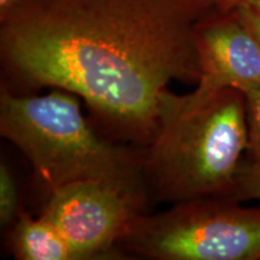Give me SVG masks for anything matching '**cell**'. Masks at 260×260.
Listing matches in <instances>:
<instances>
[{
	"mask_svg": "<svg viewBox=\"0 0 260 260\" xmlns=\"http://www.w3.org/2000/svg\"><path fill=\"white\" fill-rule=\"evenodd\" d=\"M218 0H19L0 17L3 86L79 95L112 138L151 144L172 81L198 83Z\"/></svg>",
	"mask_w": 260,
	"mask_h": 260,
	"instance_id": "1",
	"label": "cell"
},
{
	"mask_svg": "<svg viewBox=\"0 0 260 260\" xmlns=\"http://www.w3.org/2000/svg\"><path fill=\"white\" fill-rule=\"evenodd\" d=\"M81 98L61 88L46 95L0 89V134L23 152L50 195L77 181L145 187L144 148L103 139L84 119Z\"/></svg>",
	"mask_w": 260,
	"mask_h": 260,
	"instance_id": "2",
	"label": "cell"
},
{
	"mask_svg": "<svg viewBox=\"0 0 260 260\" xmlns=\"http://www.w3.org/2000/svg\"><path fill=\"white\" fill-rule=\"evenodd\" d=\"M246 149V103L236 88L222 90L194 111L160 116L142 157L148 197L151 191L171 204L229 198Z\"/></svg>",
	"mask_w": 260,
	"mask_h": 260,
	"instance_id": "3",
	"label": "cell"
},
{
	"mask_svg": "<svg viewBox=\"0 0 260 260\" xmlns=\"http://www.w3.org/2000/svg\"><path fill=\"white\" fill-rule=\"evenodd\" d=\"M152 260H258L260 209L229 198H205L141 214L117 246Z\"/></svg>",
	"mask_w": 260,
	"mask_h": 260,
	"instance_id": "4",
	"label": "cell"
},
{
	"mask_svg": "<svg viewBox=\"0 0 260 260\" xmlns=\"http://www.w3.org/2000/svg\"><path fill=\"white\" fill-rule=\"evenodd\" d=\"M147 198L145 187L77 181L52 191L40 216L59 230L77 260L122 258L117 246L145 213Z\"/></svg>",
	"mask_w": 260,
	"mask_h": 260,
	"instance_id": "5",
	"label": "cell"
},
{
	"mask_svg": "<svg viewBox=\"0 0 260 260\" xmlns=\"http://www.w3.org/2000/svg\"><path fill=\"white\" fill-rule=\"evenodd\" d=\"M200 79L193 93L161 95L159 117L197 110L228 88L260 82V45L235 12H218L198 29Z\"/></svg>",
	"mask_w": 260,
	"mask_h": 260,
	"instance_id": "6",
	"label": "cell"
},
{
	"mask_svg": "<svg viewBox=\"0 0 260 260\" xmlns=\"http://www.w3.org/2000/svg\"><path fill=\"white\" fill-rule=\"evenodd\" d=\"M10 248L19 260H77L59 230L45 217L21 211L10 236Z\"/></svg>",
	"mask_w": 260,
	"mask_h": 260,
	"instance_id": "7",
	"label": "cell"
},
{
	"mask_svg": "<svg viewBox=\"0 0 260 260\" xmlns=\"http://www.w3.org/2000/svg\"><path fill=\"white\" fill-rule=\"evenodd\" d=\"M246 103L247 124H248V149L253 160L260 162V82L241 87Z\"/></svg>",
	"mask_w": 260,
	"mask_h": 260,
	"instance_id": "8",
	"label": "cell"
},
{
	"mask_svg": "<svg viewBox=\"0 0 260 260\" xmlns=\"http://www.w3.org/2000/svg\"><path fill=\"white\" fill-rule=\"evenodd\" d=\"M18 189L16 180L9 167L4 162L0 165V224L8 226L17 219Z\"/></svg>",
	"mask_w": 260,
	"mask_h": 260,
	"instance_id": "9",
	"label": "cell"
},
{
	"mask_svg": "<svg viewBox=\"0 0 260 260\" xmlns=\"http://www.w3.org/2000/svg\"><path fill=\"white\" fill-rule=\"evenodd\" d=\"M229 199L248 200L260 199V162L243 161L237 181Z\"/></svg>",
	"mask_w": 260,
	"mask_h": 260,
	"instance_id": "10",
	"label": "cell"
},
{
	"mask_svg": "<svg viewBox=\"0 0 260 260\" xmlns=\"http://www.w3.org/2000/svg\"><path fill=\"white\" fill-rule=\"evenodd\" d=\"M234 12L241 19L242 23L249 29V31L254 35L260 45V3L242 6V8L236 9Z\"/></svg>",
	"mask_w": 260,
	"mask_h": 260,
	"instance_id": "11",
	"label": "cell"
},
{
	"mask_svg": "<svg viewBox=\"0 0 260 260\" xmlns=\"http://www.w3.org/2000/svg\"><path fill=\"white\" fill-rule=\"evenodd\" d=\"M259 3L260 0H218L219 9L222 12H232L242 6L259 4Z\"/></svg>",
	"mask_w": 260,
	"mask_h": 260,
	"instance_id": "12",
	"label": "cell"
},
{
	"mask_svg": "<svg viewBox=\"0 0 260 260\" xmlns=\"http://www.w3.org/2000/svg\"><path fill=\"white\" fill-rule=\"evenodd\" d=\"M18 2L19 0H0V17L8 14Z\"/></svg>",
	"mask_w": 260,
	"mask_h": 260,
	"instance_id": "13",
	"label": "cell"
}]
</instances>
